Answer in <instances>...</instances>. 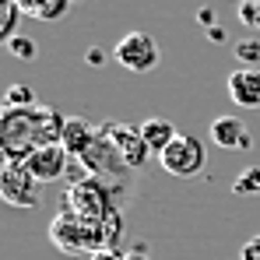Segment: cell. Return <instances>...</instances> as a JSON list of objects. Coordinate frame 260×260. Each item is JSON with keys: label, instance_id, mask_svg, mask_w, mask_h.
Returning a JSON list of instances; mask_svg holds the SVG:
<instances>
[{"label": "cell", "instance_id": "1", "mask_svg": "<svg viewBox=\"0 0 260 260\" xmlns=\"http://www.w3.org/2000/svg\"><path fill=\"white\" fill-rule=\"evenodd\" d=\"M67 116H60L49 106H32V109H4L0 123V141L7 162H28L46 144H63Z\"/></svg>", "mask_w": 260, "mask_h": 260}, {"label": "cell", "instance_id": "2", "mask_svg": "<svg viewBox=\"0 0 260 260\" xmlns=\"http://www.w3.org/2000/svg\"><path fill=\"white\" fill-rule=\"evenodd\" d=\"M0 193L14 208H39L43 204V183L28 173L25 162H7L0 173Z\"/></svg>", "mask_w": 260, "mask_h": 260}, {"label": "cell", "instance_id": "3", "mask_svg": "<svg viewBox=\"0 0 260 260\" xmlns=\"http://www.w3.org/2000/svg\"><path fill=\"white\" fill-rule=\"evenodd\" d=\"M158 162H162V169L169 176H179V179H190V176H197L204 166H208V151H204V144L197 141V137H190V134H179L173 144L158 155Z\"/></svg>", "mask_w": 260, "mask_h": 260}, {"label": "cell", "instance_id": "4", "mask_svg": "<svg viewBox=\"0 0 260 260\" xmlns=\"http://www.w3.org/2000/svg\"><path fill=\"white\" fill-rule=\"evenodd\" d=\"M113 56H116L120 67H127V71H134V74L155 71L158 60H162L155 36H148V32H127V36L116 43V53H113Z\"/></svg>", "mask_w": 260, "mask_h": 260}, {"label": "cell", "instance_id": "5", "mask_svg": "<svg viewBox=\"0 0 260 260\" xmlns=\"http://www.w3.org/2000/svg\"><path fill=\"white\" fill-rule=\"evenodd\" d=\"M67 211H74L85 221H99V218H109L113 208H109V197H106V190H102L99 179H81L67 193Z\"/></svg>", "mask_w": 260, "mask_h": 260}, {"label": "cell", "instance_id": "6", "mask_svg": "<svg viewBox=\"0 0 260 260\" xmlns=\"http://www.w3.org/2000/svg\"><path fill=\"white\" fill-rule=\"evenodd\" d=\"M102 130L109 134V141H113V148L120 151V158H123V166H127V169H141V166L148 162L151 148L144 144V137H141V127L109 123V127H102Z\"/></svg>", "mask_w": 260, "mask_h": 260}, {"label": "cell", "instance_id": "7", "mask_svg": "<svg viewBox=\"0 0 260 260\" xmlns=\"http://www.w3.org/2000/svg\"><path fill=\"white\" fill-rule=\"evenodd\" d=\"M67 158H71V151L63 144H46L25 166H28V173L36 176L39 183H56V179H63V173H67Z\"/></svg>", "mask_w": 260, "mask_h": 260}, {"label": "cell", "instance_id": "8", "mask_svg": "<svg viewBox=\"0 0 260 260\" xmlns=\"http://www.w3.org/2000/svg\"><path fill=\"white\" fill-rule=\"evenodd\" d=\"M225 88L239 109H260V67H236Z\"/></svg>", "mask_w": 260, "mask_h": 260}, {"label": "cell", "instance_id": "9", "mask_svg": "<svg viewBox=\"0 0 260 260\" xmlns=\"http://www.w3.org/2000/svg\"><path fill=\"white\" fill-rule=\"evenodd\" d=\"M211 141H215L218 148H225V151H246L253 144V134L236 116H218L215 123H211Z\"/></svg>", "mask_w": 260, "mask_h": 260}, {"label": "cell", "instance_id": "10", "mask_svg": "<svg viewBox=\"0 0 260 260\" xmlns=\"http://www.w3.org/2000/svg\"><path fill=\"white\" fill-rule=\"evenodd\" d=\"M99 134H102V130H95L88 120H78V116H74V120H67V130H63V148L81 158V155H88V148L99 141Z\"/></svg>", "mask_w": 260, "mask_h": 260}, {"label": "cell", "instance_id": "11", "mask_svg": "<svg viewBox=\"0 0 260 260\" xmlns=\"http://www.w3.org/2000/svg\"><path fill=\"white\" fill-rule=\"evenodd\" d=\"M141 137H144V144H148L155 155H162V151L173 144L179 134H176V123L162 120V116H151V120H144V123H141Z\"/></svg>", "mask_w": 260, "mask_h": 260}, {"label": "cell", "instance_id": "12", "mask_svg": "<svg viewBox=\"0 0 260 260\" xmlns=\"http://www.w3.org/2000/svg\"><path fill=\"white\" fill-rule=\"evenodd\" d=\"M18 4H21L25 14L43 18V21H56V18H63L67 7H71V0H18Z\"/></svg>", "mask_w": 260, "mask_h": 260}, {"label": "cell", "instance_id": "13", "mask_svg": "<svg viewBox=\"0 0 260 260\" xmlns=\"http://www.w3.org/2000/svg\"><path fill=\"white\" fill-rule=\"evenodd\" d=\"M232 193L236 197H257L260 193V166H250V169H243V173L236 176V183H232Z\"/></svg>", "mask_w": 260, "mask_h": 260}, {"label": "cell", "instance_id": "14", "mask_svg": "<svg viewBox=\"0 0 260 260\" xmlns=\"http://www.w3.org/2000/svg\"><path fill=\"white\" fill-rule=\"evenodd\" d=\"M32 106H39V102H36V91L28 85H11L7 88L4 109H32Z\"/></svg>", "mask_w": 260, "mask_h": 260}, {"label": "cell", "instance_id": "15", "mask_svg": "<svg viewBox=\"0 0 260 260\" xmlns=\"http://www.w3.org/2000/svg\"><path fill=\"white\" fill-rule=\"evenodd\" d=\"M25 11H21V4L18 0H4V28H0V36H4V43H11V39H18V18H21Z\"/></svg>", "mask_w": 260, "mask_h": 260}, {"label": "cell", "instance_id": "16", "mask_svg": "<svg viewBox=\"0 0 260 260\" xmlns=\"http://www.w3.org/2000/svg\"><path fill=\"white\" fill-rule=\"evenodd\" d=\"M236 60L243 67H260V39H243L236 43Z\"/></svg>", "mask_w": 260, "mask_h": 260}, {"label": "cell", "instance_id": "17", "mask_svg": "<svg viewBox=\"0 0 260 260\" xmlns=\"http://www.w3.org/2000/svg\"><path fill=\"white\" fill-rule=\"evenodd\" d=\"M18 60H36V53H39V46L32 43V39H25V36H18V39H11V43H4Z\"/></svg>", "mask_w": 260, "mask_h": 260}, {"label": "cell", "instance_id": "18", "mask_svg": "<svg viewBox=\"0 0 260 260\" xmlns=\"http://www.w3.org/2000/svg\"><path fill=\"white\" fill-rule=\"evenodd\" d=\"M239 21H243L246 28H257V32H260V0H246V4H239Z\"/></svg>", "mask_w": 260, "mask_h": 260}, {"label": "cell", "instance_id": "19", "mask_svg": "<svg viewBox=\"0 0 260 260\" xmlns=\"http://www.w3.org/2000/svg\"><path fill=\"white\" fill-rule=\"evenodd\" d=\"M239 260H260V236H253V239L239 250Z\"/></svg>", "mask_w": 260, "mask_h": 260}, {"label": "cell", "instance_id": "20", "mask_svg": "<svg viewBox=\"0 0 260 260\" xmlns=\"http://www.w3.org/2000/svg\"><path fill=\"white\" fill-rule=\"evenodd\" d=\"M88 63H91V67H102V63H106V53H102V49H88Z\"/></svg>", "mask_w": 260, "mask_h": 260}, {"label": "cell", "instance_id": "21", "mask_svg": "<svg viewBox=\"0 0 260 260\" xmlns=\"http://www.w3.org/2000/svg\"><path fill=\"white\" fill-rule=\"evenodd\" d=\"M215 18H211V7H201V25H211Z\"/></svg>", "mask_w": 260, "mask_h": 260}, {"label": "cell", "instance_id": "22", "mask_svg": "<svg viewBox=\"0 0 260 260\" xmlns=\"http://www.w3.org/2000/svg\"><path fill=\"white\" fill-rule=\"evenodd\" d=\"M211 43H225V32L221 28H211Z\"/></svg>", "mask_w": 260, "mask_h": 260}, {"label": "cell", "instance_id": "23", "mask_svg": "<svg viewBox=\"0 0 260 260\" xmlns=\"http://www.w3.org/2000/svg\"><path fill=\"white\" fill-rule=\"evenodd\" d=\"M95 260H120L116 253H109V250H102V253H95Z\"/></svg>", "mask_w": 260, "mask_h": 260}, {"label": "cell", "instance_id": "24", "mask_svg": "<svg viewBox=\"0 0 260 260\" xmlns=\"http://www.w3.org/2000/svg\"><path fill=\"white\" fill-rule=\"evenodd\" d=\"M236 4H246V0H236Z\"/></svg>", "mask_w": 260, "mask_h": 260}]
</instances>
